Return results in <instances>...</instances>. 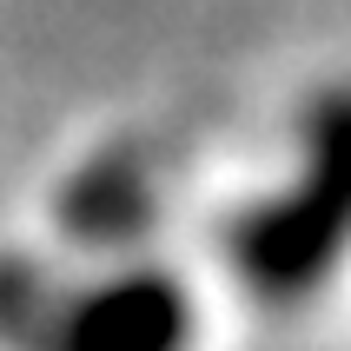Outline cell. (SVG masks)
Listing matches in <instances>:
<instances>
[{"mask_svg":"<svg viewBox=\"0 0 351 351\" xmlns=\"http://www.w3.org/2000/svg\"><path fill=\"white\" fill-rule=\"evenodd\" d=\"M345 245H351V99H332L312 126L305 179L239 226L232 258L245 265L258 292L298 298L325 278V265Z\"/></svg>","mask_w":351,"mask_h":351,"instance_id":"1","label":"cell"},{"mask_svg":"<svg viewBox=\"0 0 351 351\" xmlns=\"http://www.w3.org/2000/svg\"><path fill=\"white\" fill-rule=\"evenodd\" d=\"M186 338H193V312L179 285L153 272L113 278L73 298L60 318V351H186Z\"/></svg>","mask_w":351,"mask_h":351,"instance_id":"2","label":"cell"}]
</instances>
